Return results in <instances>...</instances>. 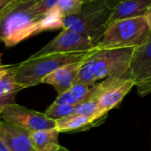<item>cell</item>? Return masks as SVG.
Segmentation results:
<instances>
[{"label": "cell", "mask_w": 151, "mask_h": 151, "mask_svg": "<svg viewBox=\"0 0 151 151\" xmlns=\"http://www.w3.org/2000/svg\"><path fill=\"white\" fill-rule=\"evenodd\" d=\"M0 117L1 119L30 132L56 128L57 125L56 120L48 117L45 112L42 113L14 103L1 108Z\"/></svg>", "instance_id": "6"}, {"label": "cell", "mask_w": 151, "mask_h": 151, "mask_svg": "<svg viewBox=\"0 0 151 151\" xmlns=\"http://www.w3.org/2000/svg\"><path fill=\"white\" fill-rule=\"evenodd\" d=\"M29 130L16 125L0 120V142L10 151H36L34 148Z\"/></svg>", "instance_id": "8"}, {"label": "cell", "mask_w": 151, "mask_h": 151, "mask_svg": "<svg viewBox=\"0 0 151 151\" xmlns=\"http://www.w3.org/2000/svg\"><path fill=\"white\" fill-rule=\"evenodd\" d=\"M150 35L145 16L120 19L108 26L97 48H137L146 42Z\"/></svg>", "instance_id": "4"}, {"label": "cell", "mask_w": 151, "mask_h": 151, "mask_svg": "<svg viewBox=\"0 0 151 151\" xmlns=\"http://www.w3.org/2000/svg\"><path fill=\"white\" fill-rule=\"evenodd\" d=\"M113 6L107 0L85 2L81 11L65 17V27L90 38L97 47L107 27Z\"/></svg>", "instance_id": "3"}, {"label": "cell", "mask_w": 151, "mask_h": 151, "mask_svg": "<svg viewBox=\"0 0 151 151\" xmlns=\"http://www.w3.org/2000/svg\"><path fill=\"white\" fill-rule=\"evenodd\" d=\"M91 1H96V0H84V3L85 2H91Z\"/></svg>", "instance_id": "29"}, {"label": "cell", "mask_w": 151, "mask_h": 151, "mask_svg": "<svg viewBox=\"0 0 151 151\" xmlns=\"http://www.w3.org/2000/svg\"><path fill=\"white\" fill-rule=\"evenodd\" d=\"M136 87H137L138 94L141 96H145L147 95H150L151 94V78L147 81H145L144 83L138 85Z\"/></svg>", "instance_id": "24"}, {"label": "cell", "mask_w": 151, "mask_h": 151, "mask_svg": "<svg viewBox=\"0 0 151 151\" xmlns=\"http://www.w3.org/2000/svg\"><path fill=\"white\" fill-rule=\"evenodd\" d=\"M128 77L134 81L136 86L144 83L151 78V35L146 42L135 48Z\"/></svg>", "instance_id": "9"}, {"label": "cell", "mask_w": 151, "mask_h": 151, "mask_svg": "<svg viewBox=\"0 0 151 151\" xmlns=\"http://www.w3.org/2000/svg\"><path fill=\"white\" fill-rule=\"evenodd\" d=\"M82 62L83 60L77 61L59 67L47 75L42 83L52 86L57 91L58 96L67 91L76 83Z\"/></svg>", "instance_id": "11"}, {"label": "cell", "mask_w": 151, "mask_h": 151, "mask_svg": "<svg viewBox=\"0 0 151 151\" xmlns=\"http://www.w3.org/2000/svg\"><path fill=\"white\" fill-rule=\"evenodd\" d=\"M134 86H136L134 80L128 76L122 77L117 83L111 87L99 99L97 104V115L99 118H106L107 113L115 108L129 93Z\"/></svg>", "instance_id": "10"}, {"label": "cell", "mask_w": 151, "mask_h": 151, "mask_svg": "<svg viewBox=\"0 0 151 151\" xmlns=\"http://www.w3.org/2000/svg\"><path fill=\"white\" fill-rule=\"evenodd\" d=\"M0 151H10V150L5 146V144L0 142Z\"/></svg>", "instance_id": "28"}, {"label": "cell", "mask_w": 151, "mask_h": 151, "mask_svg": "<svg viewBox=\"0 0 151 151\" xmlns=\"http://www.w3.org/2000/svg\"><path fill=\"white\" fill-rule=\"evenodd\" d=\"M150 9L151 0H120L112 8L108 26L117 20L145 16Z\"/></svg>", "instance_id": "12"}, {"label": "cell", "mask_w": 151, "mask_h": 151, "mask_svg": "<svg viewBox=\"0 0 151 151\" xmlns=\"http://www.w3.org/2000/svg\"><path fill=\"white\" fill-rule=\"evenodd\" d=\"M83 4L84 0H59L56 7L63 13L65 17H67L78 13Z\"/></svg>", "instance_id": "19"}, {"label": "cell", "mask_w": 151, "mask_h": 151, "mask_svg": "<svg viewBox=\"0 0 151 151\" xmlns=\"http://www.w3.org/2000/svg\"><path fill=\"white\" fill-rule=\"evenodd\" d=\"M134 50L135 48H97L90 55L96 81L113 76H128Z\"/></svg>", "instance_id": "5"}, {"label": "cell", "mask_w": 151, "mask_h": 151, "mask_svg": "<svg viewBox=\"0 0 151 151\" xmlns=\"http://www.w3.org/2000/svg\"><path fill=\"white\" fill-rule=\"evenodd\" d=\"M59 0H40L32 6L33 12L37 16H43L46 12H48L50 9L54 8Z\"/></svg>", "instance_id": "21"}, {"label": "cell", "mask_w": 151, "mask_h": 151, "mask_svg": "<svg viewBox=\"0 0 151 151\" xmlns=\"http://www.w3.org/2000/svg\"><path fill=\"white\" fill-rule=\"evenodd\" d=\"M24 89L17 81L12 65H1L0 68V109L13 104L15 95Z\"/></svg>", "instance_id": "13"}, {"label": "cell", "mask_w": 151, "mask_h": 151, "mask_svg": "<svg viewBox=\"0 0 151 151\" xmlns=\"http://www.w3.org/2000/svg\"><path fill=\"white\" fill-rule=\"evenodd\" d=\"M145 18H146V19H147V22H148V24H149V27H150L151 31V9L147 12V14L145 15Z\"/></svg>", "instance_id": "27"}, {"label": "cell", "mask_w": 151, "mask_h": 151, "mask_svg": "<svg viewBox=\"0 0 151 151\" xmlns=\"http://www.w3.org/2000/svg\"><path fill=\"white\" fill-rule=\"evenodd\" d=\"M40 0H13V2L7 7L5 8L4 10L1 11L0 12V17L2 16H4L5 14H7L8 12H10L11 11H12L14 8H16L17 6H19V4H26V3H29V2H38Z\"/></svg>", "instance_id": "23"}, {"label": "cell", "mask_w": 151, "mask_h": 151, "mask_svg": "<svg viewBox=\"0 0 151 151\" xmlns=\"http://www.w3.org/2000/svg\"><path fill=\"white\" fill-rule=\"evenodd\" d=\"M96 50H97V48L83 52L53 53L42 56L32 55L27 59L17 65H12V70L17 81L23 88H27L39 85L47 75L59 67L84 60Z\"/></svg>", "instance_id": "1"}, {"label": "cell", "mask_w": 151, "mask_h": 151, "mask_svg": "<svg viewBox=\"0 0 151 151\" xmlns=\"http://www.w3.org/2000/svg\"><path fill=\"white\" fill-rule=\"evenodd\" d=\"M95 85V84H94ZM94 85H89V84H82V83H75L69 90L73 97L75 99L77 102L78 105L81 104V103L85 102L86 99L88 98L92 88Z\"/></svg>", "instance_id": "20"}, {"label": "cell", "mask_w": 151, "mask_h": 151, "mask_svg": "<svg viewBox=\"0 0 151 151\" xmlns=\"http://www.w3.org/2000/svg\"><path fill=\"white\" fill-rule=\"evenodd\" d=\"M12 2L13 0H0V12L7 8Z\"/></svg>", "instance_id": "26"}, {"label": "cell", "mask_w": 151, "mask_h": 151, "mask_svg": "<svg viewBox=\"0 0 151 151\" xmlns=\"http://www.w3.org/2000/svg\"><path fill=\"white\" fill-rule=\"evenodd\" d=\"M59 132L57 128L38 130L31 133L34 148L36 151H42L58 143Z\"/></svg>", "instance_id": "15"}, {"label": "cell", "mask_w": 151, "mask_h": 151, "mask_svg": "<svg viewBox=\"0 0 151 151\" xmlns=\"http://www.w3.org/2000/svg\"><path fill=\"white\" fill-rule=\"evenodd\" d=\"M42 25L43 32L54 31L58 29H64L65 27V16L55 6L46 12L42 19Z\"/></svg>", "instance_id": "16"}, {"label": "cell", "mask_w": 151, "mask_h": 151, "mask_svg": "<svg viewBox=\"0 0 151 151\" xmlns=\"http://www.w3.org/2000/svg\"><path fill=\"white\" fill-rule=\"evenodd\" d=\"M97 48L94 42L88 36L67 28L55 36L49 43L43 46L33 56H42L53 53H73L92 50Z\"/></svg>", "instance_id": "7"}, {"label": "cell", "mask_w": 151, "mask_h": 151, "mask_svg": "<svg viewBox=\"0 0 151 151\" xmlns=\"http://www.w3.org/2000/svg\"><path fill=\"white\" fill-rule=\"evenodd\" d=\"M97 82L95 71H94V65L90 58V55L85 58L81 64L80 68L79 75L76 83H82V84H89L94 85Z\"/></svg>", "instance_id": "17"}, {"label": "cell", "mask_w": 151, "mask_h": 151, "mask_svg": "<svg viewBox=\"0 0 151 151\" xmlns=\"http://www.w3.org/2000/svg\"><path fill=\"white\" fill-rule=\"evenodd\" d=\"M102 119H96L93 117L84 115H72L63 119L57 120L56 128L59 133H73L86 131L102 122Z\"/></svg>", "instance_id": "14"}, {"label": "cell", "mask_w": 151, "mask_h": 151, "mask_svg": "<svg viewBox=\"0 0 151 151\" xmlns=\"http://www.w3.org/2000/svg\"><path fill=\"white\" fill-rule=\"evenodd\" d=\"M75 105H69V104H52L45 111L46 115L54 120L63 119L65 118L70 117L74 114L76 110Z\"/></svg>", "instance_id": "18"}, {"label": "cell", "mask_w": 151, "mask_h": 151, "mask_svg": "<svg viewBox=\"0 0 151 151\" xmlns=\"http://www.w3.org/2000/svg\"><path fill=\"white\" fill-rule=\"evenodd\" d=\"M42 151H69L67 149H65V147H63V146H61V145H59V144H56V145H53V146H51V147H50V148H48V149H46V150H42Z\"/></svg>", "instance_id": "25"}, {"label": "cell", "mask_w": 151, "mask_h": 151, "mask_svg": "<svg viewBox=\"0 0 151 151\" xmlns=\"http://www.w3.org/2000/svg\"><path fill=\"white\" fill-rule=\"evenodd\" d=\"M36 2L19 4L12 11L0 17L1 40L6 47L15 46L43 32L42 19L32 10Z\"/></svg>", "instance_id": "2"}, {"label": "cell", "mask_w": 151, "mask_h": 151, "mask_svg": "<svg viewBox=\"0 0 151 151\" xmlns=\"http://www.w3.org/2000/svg\"><path fill=\"white\" fill-rule=\"evenodd\" d=\"M53 103L57 104H69V105H75V106L78 105L77 102L73 97V96L71 95L69 90L58 95Z\"/></svg>", "instance_id": "22"}]
</instances>
